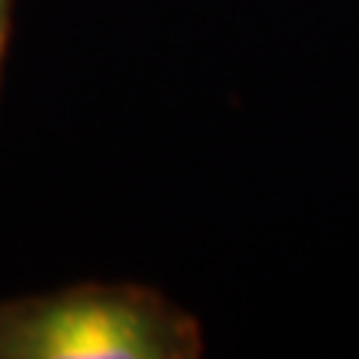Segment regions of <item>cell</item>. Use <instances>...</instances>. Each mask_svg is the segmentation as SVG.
Returning <instances> with one entry per match:
<instances>
[{
  "instance_id": "1",
  "label": "cell",
  "mask_w": 359,
  "mask_h": 359,
  "mask_svg": "<svg viewBox=\"0 0 359 359\" xmlns=\"http://www.w3.org/2000/svg\"><path fill=\"white\" fill-rule=\"evenodd\" d=\"M9 347L33 359H156L171 353V339L141 302L72 297L25 320Z\"/></svg>"
},
{
  "instance_id": "2",
  "label": "cell",
  "mask_w": 359,
  "mask_h": 359,
  "mask_svg": "<svg viewBox=\"0 0 359 359\" xmlns=\"http://www.w3.org/2000/svg\"><path fill=\"white\" fill-rule=\"evenodd\" d=\"M0 48H4V0H0Z\"/></svg>"
}]
</instances>
